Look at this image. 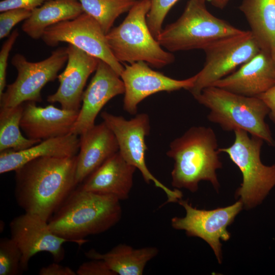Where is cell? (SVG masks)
<instances>
[{"label": "cell", "instance_id": "cell-4", "mask_svg": "<svg viewBox=\"0 0 275 275\" xmlns=\"http://www.w3.org/2000/svg\"><path fill=\"white\" fill-rule=\"evenodd\" d=\"M194 97L209 109L208 120L218 124L223 130H243L262 139L269 146H275V140L265 121L269 109L258 97L245 96L210 86Z\"/></svg>", "mask_w": 275, "mask_h": 275}, {"label": "cell", "instance_id": "cell-18", "mask_svg": "<svg viewBox=\"0 0 275 275\" xmlns=\"http://www.w3.org/2000/svg\"><path fill=\"white\" fill-rule=\"evenodd\" d=\"M275 85V67L271 53L261 50L236 71L211 86L239 95L257 97Z\"/></svg>", "mask_w": 275, "mask_h": 275}, {"label": "cell", "instance_id": "cell-3", "mask_svg": "<svg viewBox=\"0 0 275 275\" xmlns=\"http://www.w3.org/2000/svg\"><path fill=\"white\" fill-rule=\"evenodd\" d=\"M216 134L209 127L193 126L170 144L167 155L174 161L172 185L194 193L202 180L218 190L216 170L222 167Z\"/></svg>", "mask_w": 275, "mask_h": 275}, {"label": "cell", "instance_id": "cell-22", "mask_svg": "<svg viewBox=\"0 0 275 275\" xmlns=\"http://www.w3.org/2000/svg\"><path fill=\"white\" fill-rule=\"evenodd\" d=\"M159 253L156 247L134 249L119 244L104 254L91 249L85 253L90 259H102L116 275H142L147 263Z\"/></svg>", "mask_w": 275, "mask_h": 275}, {"label": "cell", "instance_id": "cell-8", "mask_svg": "<svg viewBox=\"0 0 275 275\" xmlns=\"http://www.w3.org/2000/svg\"><path fill=\"white\" fill-rule=\"evenodd\" d=\"M67 60V47L58 48L49 57L37 62L29 61L22 54H15L11 63L17 70V77L0 96L1 107L41 102L42 89L58 77L59 71Z\"/></svg>", "mask_w": 275, "mask_h": 275}, {"label": "cell", "instance_id": "cell-30", "mask_svg": "<svg viewBox=\"0 0 275 275\" xmlns=\"http://www.w3.org/2000/svg\"><path fill=\"white\" fill-rule=\"evenodd\" d=\"M19 36L17 29L14 30L3 43L0 51V96L6 86L7 62L9 53Z\"/></svg>", "mask_w": 275, "mask_h": 275}, {"label": "cell", "instance_id": "cell-10", "mask_svg": "<svg viewBox=\"0 0 275 275\" xmlns=\"http://www.w3.org/2000/svg\"><path fill=\"white\" fill-rule=\"evenodd\" d=\"M101 117L114 133L119 152L123 158L140 171L144 181L148 184L153 182L157 187L161 189L168 197L166 203L176 202L182 199L183 195L180 190L171 189L163 184L150 172L146 164L147 147L145 138L150 130L149 116L145 113L139 114L127 120L122 116L103 112Z\"/></svg>", "mask_w": 275, "mask_h": 275}, {"label": "cell", "instance_id": "cell-20", "mask_svg": "<svg viewBox=\"0 0 275 275\" xmlns=\"http://www.w3.org/2000/svg\"><path fill=\"white\" fill-rule=\"evenodd\" d=\"M136 168L129 164L119 151L105 160L84 181L87 191L114 196L120 201L128 198Z\"/></svg>", "mask_w": 275, "mask_h": 275}, {"label": "cell", "instance_id": "cell-21", "mask_svg": "<svg viewBox=\"0 0 275 275\" xmlns=\"http://www.w3.org/2000/svg\"><path fill=\"white\" fill-rule=\"evenodd\" d=\"M36 144L21 151L7 150L1 152L0 173L15 171L28 162L41 157L75 156L79 149V138L70 133L43 140Z\"/></svg>", "mask_w": 275, "mask_h": 275}, {"label": "cell", "instance_id": "cell-12", "mask_svg": "<svg viewBox=\"0 0 275 275\" xmlns=\"http://www.w3.org/2000/svg\"><path fill=\"white\" fill-rule=\"evenodd\" d=\"M178 202L185 209L186 215L183 217L172 218V227L184 230L188 236L198 237L205 241L221 263V240L227 241L230 239V233L227 228L241 210L243 206L242 201L239 200L230 206L210 210L195 208L188 200L181 199Z\"/></svg>", "mask_w": 275, "mask_h": 275}, {"label": "cell", "instance_id": "cell-31", "mask_svg": "<svg viewBox=\"0 0 275 275\" xmlns=\"http://www.w3.org/2000/svg\"><path fill=\"white\" fill-rule=\"evenodd\" d=\"M76 272L78 275H116L104 260L97 259L83 263Z\"/></svg>", "mask_w": 275, "mask_h": 275}, {"label": "cell", "instance_id": "cell-35", "mask_svg": "<svg viewBox=\"0 0 275 275\" xmlns=\"http://www.w3.org/2000/svg\"><path fill=\"white\" fill-rule=\"evenodd\" d=\"M230 0H206L209 2L214 7L218 9H224L228 4Z\"/></svg>", "mask_w": 275, "mask_h": 275}, {"label": "cell", "instance_id": "cell-25", "mask_svg": "<svg viewBox=\"0 0 275 275\" xmlns=\"http://www.w3.org/2000/svg\"><path fill=\"white\" fill-rule=\"evenodd\" d=\"M23 104L14 107H1L0 151L23 150L41 141L33 140L22 135L20 121Z\"/></svg>", "mask_w": 275, "mask_h": 275}, {"label": "cell", "instance_id": "cell-19", "mask_svg": "<svg viewBox=\"0 0 275 275\" xmlns=\"http://www.w3.org/2000/svg\"><path fill=\"white\" fill-rule=\"evenodd\" d=\"M76 182L81 183L105 160L119 151L116 138L103 121L79 135Z\"/></svg>", "mask_w": 275, "mask_h": 275}, {"label": "cell", "instance_id": "cell-7", "mask_svg": "<svg viewBox=\"0 0 275 275\" xmlns=\"http://www.w3.org/2000/svg\"><path fill=\"white\" fill-rule=\"evenodd\" d=\"M235 139L229 147L219 148L226 153L239 168L242 182L236 190L235 197H240L244 208L250 209L261 204L275 186V164H264L261 160L264 141L251 135L241 129L234 131Z\"/></svg>", "mask_w": 275, "mask_h": 275}, {"label": "cell", "instance_id": "cell-36", "mask_svg": "<svg viewBox=\"0 0 275 275\" xmlns=\"http://www.w3.org/2000/svg\"><path fill=\"white\" fill-rule=\"evenodd\" d=\"M272 61L275 67V49L272 51V52L271 53Z\"/></svg>", "mask_w": 275, "mask_h": 275}, {"label": "cell", "instance_id": "cell-32", "mask_svg": "<svg viewBox=\"0 0 275 275\" xmlns=\"http://www.w3.org/2000/svg\"><path fill=\"white\" fill-rule=\"evenodd\" d=\"M49 0H2L0 2V12L14 9L33 10Z\"/></svg>", "mask_w": 275, "mask_h": 275}, {"label": "cell", "instance_id": "cell-15", "mask_svg": "<svg viewBox=\"0 0 275 275\" xmlns=\"http://www.w3.org/2000/svg\"><path fill=\"white\" fill-rule=\"evenodd\" d=\"M124 92L120 76L109 65L99 60L95 73L84 92L82 104L71 133L79 136L94 126L98 114L106 103Z\"/></svg>", "mask_w": 275, "mask_h": 275}, {"label": "cell", "instance_id": "cell-17", "mask_svg": "<svg viewBox=\"0 0 275 275\" xmlns=\"http://www.w3.org/2000/svg\"><path fill=\"white\" fill-rule=\"evenodd\" d=\"M24 104L20 128L28 138L40 141L71 133L79 111L38 106L35 102Z\"/></svg>", "mask_w": 275, "mask_h": 275}, {"label": "cell", "instance_id": "cell-6", "mask_svg": "<svg viewBox=\"0 0 275 275\" xmlns=\"http://www.w3.org/2000/svg\"><path fill=\"white\" fill-rule=\"evenodd\" d=\"M206 0H189L184 12L174 22L162 29L156 39L170 52L204 49L220 39L244 31L211 14Z\"/></svg>", "mask_w": 275, "mask_h": 275}, {"label": "cell", "instance_id": "cell-2", "mask_svg": "<svg viewBox=\"0 0 275 275\" xmlns=\"http://www.w3.org/2000/svg\"><path fill=\"white\" fill-rule=\"evenodd\" d=\"M120 200L106 194L75 188L48 221L58 236L81 245L85 237L104 232L121 219Z\"/></svg>", "mask_w": 275, "mask_h": 275}, {"label": "cell", "instance_id": "cell-27", "mask_svg": "<svg viewBox=\"0 0 275 275\" xmlns=\"http://www.w3.org/2000/svg\"><path fill=\"white\" fill-rule=\"evenodd\" d=\"M22 254L11 238L0 239V275H16L20 271Z\"/></svg>", "mask_w": 275, "mask_h": 275}, {"label": "cell", "instance_id": "cell-1", "mask_svg": "<svg viewBox=\"0 0 275 275\" xmlns=\"http://www.w3.org/2000/svg\"><path fill=\"white\" fill-rule=\"evenodd\" d=\"M77 155L44 156L32 160L15 171L14 196L25 212L48 221L77 185Z\"/></svg>", "mask_w": 275, "mask_h": 275}, {"label": "cell", "instance_id": "cell-28", "mask_svg": "<svg viewBox=\"0 0 275 275\" xmlns=\"http://www.w3.org/2000/svg\"><path fill=\"white\" fill-rule=\"evenodd\" d=\"M179 0H151L147 22L152 34L156 39L162 29L163 20L172 7Z\"/></svg>", "mask_w": 275, "mask_h": 275}, {"label": "cell", "instance_id": "cell-23", "mask_svg": "<svg viewBox=\"0 0 275 275\" xmlns=\"http://www.w3.org/2000/svg\"><path fill=\"white\" fill-rule=\"evenodd\" d=\"M84 12L78 0H49L32 11L21 29L30 37L38 39L48 27L73 19Z\"/></svg>", "mask_w": 275, "mask_h": 275}, {"label": "cell", "instance_id": "cell-24", "mask_svg": "<svg viewBox=\"0 0 275 275\" xmlns=\"http://www.w3.org/2000/svg\"><path fill=\"white\" fill-rule=\"evenodd\" d=\"M239 9L261 50L275 49V0H242Z\"/></svg>", "mask_w": 275, "mask_h": 275}, {"label": "cell", "instance_id": "cell-26", "mask_svg": "<svg viewBox=\"0 0 275 275\" xmlns=\"http://www.w3.org/2000/svg\"><path fill=\"white\" fill-rule=\"evenodd\" d=\"M84 12L94 18L106 34L116 19L128 12L137 0H78Z\"/></svg>", "mask_w": 275, "mask_h": 275}, {"label": "cell", "instance_id": "cell-34", "mask_svg": "<svg viewBox=\"0 0 275 275\" xmlns=\"http://www.w3.org/2000/svg\"><path fill=\"white\" fill-rule=\"evenodd\" d=\"M269 109V117L275 124V85L266 92L257 96Z\"/></svg>", "mask_w": 275, "mask_h": 275}, {"label": "cell", "instance_id": "cell-11", "mask_svg": "<svg viewBox=\"0 0 275 275\" xmlns=\"http://www.w3.org/2000/svg\"><path fill=\"white\" fill-rule=\"evenodd\" d=\"M48 46L71 44L106 63L120 76L124 67L112 53L106 34L96 20L84 12L77 17L48 27L41 38Z\"/></svg>", "mask_w": 275, "mask_h": 275}, {"label": "cell", "instance_id": "cell-14", "mask_svg": "<svg viewBox=\"0 0 275 275\" xmlns=\"http://www.w3.org/2000/svg\"><path fill=\"white\" fill-rule=\"evenodd\" d=\"M120 77L125 87L123 108L129 114L135 115L139 104L153 94L182 89L189 91L194 86L197 75L178 80L153 70L146 62L139 61L126 64Z\"/></svg>", "mask_w": 275, "mask_h": 275}, {"label": "cell", "instance_id": "cell-5", "mask_svg": "<svg viewBox=\"0 0 275 275\" xmlns=\"http://www.w3.org/2000/svg\"><path fill=\"white\" fill-rule=\"evenodd\" d=\"M151 5V0H137L123 22L106 34L109 47L119 62L143 61L161 68L174 62L173 54L161 47L148 26Z\"/></svg>", "mask_w": 275, "mask_h": 275}, {"label": "cell", "instance_id": "cell-13", "mask_svg": "<svg viewBox=\"0 0 275 275\" xmlns=\"http://www.w3.org/2000/svg\"><path fill=\"white\" fill-rule=\"evenodd\" d=\"M11 238L22 254V271L28 269L31 258L41 252L50 254L54 262L59 263L65 257L63 244L70 242L54 234L48 221L39 215L25 212L15 217L9 224Z\"/></svg>", "mask_w": 275, "mask_h": 275}, {"label": "cell", "instance_id": "cell-29", "mask_svg": "<svg viewBox=\"0 0 275 275\" xmlns=\"http://www.w3.org/2000/svg\"><path fill=\"white\" fill-rule=\"evenodd\" d=\"M32 11L24 9H14L2 12L0 14V38L9 36L13 28L19 22L27 19Z\"/></svg>", "mask_w": 275, "mask_h": 275}, {"label": "cell", "instance_id": "cell-33", "mask_svg": "<svg viewBox=\"0 0 275 275\" xmlns=\"http://www.w3.org/2000/svg\"><path fill=\"white\" fill-rule=\"evenodd\" d=\"M40 275H76L72 269L61 265L54 262L46 266L42 267L39 271Z\"/></svg>", "mask_w": 275, "mask_h": 275}, {"label": "cell", "instance_id": "cell-16", "mask_svg": "<svg viewBox=\"0 0 275 275\" xmlns=\"http://www.w3.org/2000/svg\"><path fill=\"white\" fill-rule=\"evenodd\" d=\"M67 51V65L58 76L59 87L47 101L59 103L64 109L79 110L84 87L90 75L96 71L99 59L69 44Z\"/></svg>", "mask_w": 275, "mask_h": 275}, {"label": "cell", "instance_id": "cell-9", "mask_svg": "<svg viewBox=\"0 0 275 275\" xmlns=\"http://www.w3.org/2000/svg\"><path fill=\"white\" fill-rule=\"evenodd\" d=\"M205 62L189 91L193 96L228 76L261 50L250 31L217 40L206 47Z\"/></svg>", "mask_w": 275, "mask_h": 275}]
</instances>
